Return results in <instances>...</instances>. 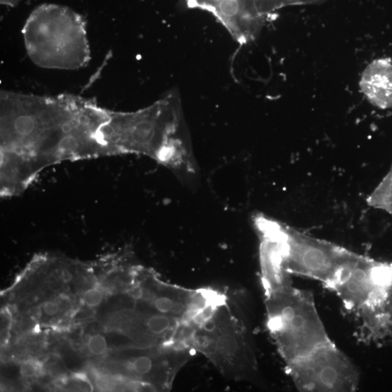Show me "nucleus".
I'll return each mask as SVG.
<instances>
[{"mask_svg": "<svg viewBox=\"0 0 392 392\" xmlns=\"http://www.w3.org/2000/svg\"><path fill=\"white\" fill-rule=\"evenodd\" d=\"M102 136L108 156H147L185 180H193L197 175L196 159L176 92H169L136 111L110 110Z\"/></svg>", "mask_w": 392, "mask_h": 392, "instance_id": "obj_3", "label": "nucleus"}, {"mask_svg": "<svg viewBox=\"0 0 392 392\" xmlns=\"http://www.w3.org/2000/svg\"><path fill=\"white\" fill-rule=\"evenodd\" d=\"M88 349L95 355H101L107 349V341L101 335H95L89 338Z\"/></svg>", "mask_w": 392, "mask_h": 392, "instance_id": "obj_10", "label": "nucleus"}, {"mask_svg": "<svg viewBox=\"0 0 392 392\" xmlns=\"http://www.w3.org/2000/svg\"><path fill=\"white\" fill-rule=\"evenodd\" d=\"M359 89L367 101L382 110L392 108V60L379 58L370 62L361 74Z\"/></svg>", "mask_w": 392, "mask_h": 392, "instance_id": "obj_7", "label": "nucleus"}, {"mask_svg": "<svg viewBox=\"0 0 392 392\" xmlns=\"http://www.w3.org/2000/svg\"><path fill=\"white\" fill-rule=\"evenodd\" d=\"M38 371V365L33 361H27L21 365V375L25 378H32L34 375H37Z\"/></svg>", "mask_w": 392, "mask_h": 392, "instance_id": "obj_13", "label": "nucleus"}, {"mask_svg": "<svg viewBox=\"0 0 392 392\" xmlns=\"http://www.w3.org/2000/svg\"><path fill=\"white\" fill-rule=\"evenodd\" d=\"M102 300V294L101 291L96 289H89L84 294V303L88 307H97Z\"/></svg>", "mask_w": 392, "mask_h": 392, "instance_id": "obj_12", "label": "nucleus"}, {"mask_svg": "<svg viewBox=\"0 0 392 392\" xmlns=\"http://www.w3.org/2000/svg\"><path fill=\"white\" fill-rule=\"evenodd\" d=\"M291 275L263 276L268 326L294 384L302 391H354L358 370L333 342L311 293L297 289Z\"/></svg>", "mask_w": 392, "mask_h": 392, "instance_id": "obj_2", "label": "nucleus"}, {"mask_svg": "<svg viewBox=\"0 0 392 392\" xmlns=\"http://www.w3.org/2000/svg\"><path fill=\"white\" fill-rule=\"evenodd\" d=\"M133 370L139 375H146L151 372L153 367L152 359L146 356L138 357L132 364Z\"/></svg>", "mask_w": 392, "mask_h": 392, "instance_id": "obj_11", "label": "nucleus"}, {"mask_svg": "<svg viewBox=\"0 0 392 392\" xmlns=\"http://www.w3.org/2000/svg\"><path fill=\"white\" fill-rule=\"evenodd\" d=\"M113 382L110 380V378L106 377H101V378L97 381V384L101 388H113Z\"/></svg>", "mask_w": 392, "mask_h": 392, "instance_id": "obj_16", "label": "nucleus"}, {"mask_svg": "<svg viewBox=\"0 0 392 392\" xmlns=\"http://www.w3.org/2000/svg\"><path fill=\"white\" fill-rule=\"evenodd\" d=\"M172 319L166 315H154L149 318L147 325L149 331L154 334L159 335L168 331L172 327Z\"/></svg>", "mask_w": 392, "mask_h": 392, "instance_id": "obj_9", "label": "nucleus"}, {"mask_svg": "<svg viewBox=\"0 0 392 392\" xmlns=\"http://www.w3.org/2000/svg\"><path fill=\"white\" fill-rule=\"evenodd\" d=\"M59 307L58 304L53 302H45L43 305V311L49 316H53L58 313Z\"/></svg>", "mask_w": 392, "mask_h": 392, "instance_id": "obj_14", "label": "nucleus"}, {"mask_svg": "<svg viewBox=\"0 0 392 392\" xmlns=\"http://www.w3.org/2000/svg\"><path fill=\"white\" fill-rule=\"evenodd\" d=\"M0 96L3 198L20 196L51 166L108 156L102 128L110 110L69 94Z\"/></svg>", "mask_w": 392, "mask_h": 392, "instance_id": "obj_1", "label": "nucleus"}, {"mask_svg": "<svg viewBox=\"0 0 392 392\" xmlns=\"http://www.w3.org/2000/svg\"><path fill=\"white\" fill-rule=\"evenodd\" d=\"M129 294L133 299H140L143 297V291L139 286H137L130 290Z\"/></svg>", "mask_w": 392, "mask_h": 392, "instance_id": "obj_17", "label": "nucleus"}, {"mask_svg": "<svg viewBox=\"0 0 392 392\" xmlns=\"http://www.w3.org/2000/svg\"><path fill=\"white\" fill-rule=\"evenodd\" d=\"M354 320L359 337L375 341L392 332V265L352 252L330 286Z\"/></svg>", "mask_w": 392, "mask_h": 392, "instance_id": "obj_4", "label": "nucleus"}, {"mask_svg": "<svg viewBox=\"0 0 392 392\" xmlns=\"http://www.w3.org/2000/svg\"><path fill=\"white\" fill-rule=\"evenodd\" d=\"M28 314L32 320H39L42 316V309L38 306H35L29 310Z\"/></svg>", "mask_w": 392, "mask_h": 392, "instance_id": "obj_15", "label": "nucleus"}, {"mask_svg": "<svg viewBox=\"0 0 392 392\" xmlns=\"http://www.w3.org/2000/svg\"><path fill=\"white\" fill-rule=\"evenodd\" d=\"M22 34L28 55L41 68L76 70L90 61L85 21L66 6H39L28 18Z\"/></svg>", "mask_w": 392, "mask_h": 392, "instance_id": "obj_5", "label": "nucleus"}, {"mask_svg": "<svg viewBox=\"0 0 392 392\" xmlns=\"http://www.w3.org/2000/svg\"><path fill=\"white\" fill-rule=\"evenodd\" d=\"M366 202L370 207L392 216V163L389 170L367 197Z\"/></svg>", "mask_w": 392, "mask_h": 392, "instance_id": "obj_8", "label": "nucleus"}, {"mask_svg": "<svg viewBox=\"0 0 392 392\" xmlns=\"http://www.w3.org/2000/svg\"><path fill=\"white\" fill-rule=\"evenodd\" d=\"M0 2H1V4L3 5V6L14 8L16 7L20 3L21 0H0Z\"/></svg>", "mask_w": 392, "mask_h": 392, "instance_id": "obj_18", "label": "nucleus"}, {"mask_svg": "<svg viewBox=\"0 0 392 392\" xmlns=\"http://www.w3.org/2000/svg\"><path fill=\"white\" fill-rule=\"evenodd\" d=\"M283 252L286 273L318 281L328 289L352 250L285 224Z\"/></svg>", "mask_w": 392, "mask_h": 392, "instance_id": "obj_6", "label": "nucleus"}]
</instances>
